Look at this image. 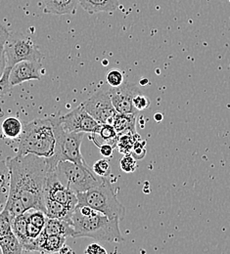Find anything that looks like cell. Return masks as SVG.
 <instances>
[{
  "label": "cell",
  "instance_id": "19",
  "mask_svg": "<svg viewBox=\"0 0 230 254\" xmlns=\"http://www.w3.org/2000/svg\"><path fill=\"white\" fill-rule=\"evenodd\" d=\"M45 208L46 215L48 218L63 219L71 223V218L74 210L68 208L64 204L53 200L49 197H45Z\"/></svg>",
  "mask_w": 230,
  "mask_h": 254
},
{
  "label": "cell",
  "instance_id": "4",
  "mask_svg": "<svg viewBox=\"0 0 230 254\" xmlns=\"http://www.w3.org/2000/svg\"><path fill=\"white\" fill-rule=\"evenodd\" d=\"M77 204L88 205L109 218L122 220L126 215L124 205L117 198L113 187L107 178L96 187L83 192H77Z\"/></svg>",
  "mask_w": 230,
  "mask_h": 254
},
{
  "label": "cell",
  "instance_id": "16",
  "mask_svg": "<svg viewBox=\"0 0 230 254\" xmlns=\"http://www.w3.org/2000/svg\"><path fill=\"white\" fill-rule=\"evenodd\" d=\"M45 13L55 15H71L77 10L79 0H42Z\"/></svg>",
  "mask_w": 230,
  "mask_h": 254
},
{
  "label": "cell",
  "instance_id": "8",
  "mask_svg": "<svg viewBox=\"0 0 230 254\" xmlns=\"http://www.w3.org/2000/svg\"><path fill=\"white\" fill-rule=\"evenodd\" d=\"M81 107L100 125H112L117 111L113 106L111 96L108 90H99L87 100Z\"/></svg>",
  "mask_w": 230,
  "mask_h": 254
},
{
  "label": "cell",
  "instance_id": "26",
  "mask_svg": "<svg viewBox=\"0 0 230 254\" xmlns=\"http://www.w3.org/2000/svg\"><path fill=\"white\" fill-rule=\"evenodd\" d=\"M12 216L4 207L0 211V239L12 232Z\"/></svg>",
  "mask_w": 230,
  "mask_h": 254
},
{
  "label": "cell",
  "instance_id": "35",
  "mask_svg": "<svg viewBox=\"0 0 230 254\" xmlns=\"http://www.w3.org/2000/svg\"><path fill=\"white\" fill-rule=\"evenodd\" d=\"M9 36H10V33L7 31V29L0 24V50L4 49L5 43L7 42Z\"/></svg>",
  "mask_w": 230,
  "mask_h": 254
},
{
  "label": "cell",
  "instance_id": "31",
  "mask_svg": "<svg viewBox=\"0 0 230 254\" xmlns=\"http://www.w3.org/2000/svg\"><path fill=\"white\" fill-rule=\"evenodd\" d=\"M121 169L126 173H132L136 169V159L132 157V155H125L124 158L121 159L120 162Z\"/></svg>",
  "mask_w": 230,
  "mask_h": 254
},
{
  "label": "cell",
  "instance_id": "11",
  "mask_svg": "<svg viewBox=\"0 0 230 254\" xmlns=\"http://www.w3.org/2000/svg\"><path fill=\"white\" fill-rule=\"evenodd\" d=\"M55 169V168H54ZM54 169H52L47 177L45 187V197H49L64 204L68 208L75 210L77 205V193L68 189L57 178Z\"/></svg>",
  "mask_w": 230,
  "mask_h": 254
},
{
  "label": "cell",
  "instance_id": "28",
  "mask_svg": "<svg viewBox=\"0 0 230 254\" xmlns=\"http://www.w3.org/2000/svg\"><path fill=\"white\" fill-rule=\"evenodd\" d=\"M10 66H6L2 76L0 77V97L8 94L12 89V84L10 82Z\"/></svg>",
  "mask_w": 230,
  "mask_h": 254
},
{
  "label": "cell",
  "instance_id": "40",
  "mask_svg": "<svg viewBox=\"0 0 230 254\" xmlns=\"http://www.w3.org/2000/svg\"><path fill=\"white\" fill-rule=\"evenodd\" d=\"M0 254H1V251H0Z\"/></svg>",
  "mask_w": 230,
  "mask_h": 254
},
{
  "label": "cell",
  "instance_id": "23",
  "mask_svg": "<svg viewBox=\"0 0 230 254\" xmlns=\"http://www.w3.org/2000/svg\"><path fill=\"white\" fill-rule=\"evenodd\" d=\"M1 127H2V132L5 135V137H7L8 139L17 140L23 132L24 125L20 122L19 119L10 117L3 121Z\"/></svg>",
  "mask_w": 230,
  "mask_h": 254
},
{
  "label": "cell",
  "instance_id": "33",
  "mask_svg": "<svg viewBox=\"0 0 230 254\" xmlns=\"http://www.w3.org/2000/svg\"><path fill=\"white\" fill-rule=\"evenodd\" d=\"M84 253L87 254H106L107 251L98 244H91L86 248Z\"/></svg>",
  "mask_w": 230,
  "mask_h": 254
},
{
  "label": "cell",
  "instance_id": "6",
  "mask_svg": "<svg viewBox=\"0 0 230 254\" xmlns=\"http://www.w3.org/2000/svg\"><path fill=\"white\" fill-rule=\"evenodd\" d=\"M7 66H14L23 61H41L43 54L33 40L22 33L10 34L4 46Z\"/></svg>",
  "mask_w": 230,
  "mask_h": 254
},
{
  "label": "cell",
  "instance_id": "32",
  "mask_svg": "<svg viewBox=\"0 0 230 254\" xmlns=\"http://www.w3.org/2000/svg\"><path fill=\"white\" fill-rule=\"evenodd\" d=\"M150 104H151L150 99L147 96L142 94L141 92L136 94L133 98V106L138 112L148 109L150 107Z\"/></svg>",
  "mask_w": 230,
  "mask_h": 254
},
{
  "label": "cell",
  "instance_id": "14",
  "mask_svg": "<svg viewBox=\"0 0 230 254\" xmlns=\"http://www.w3.org/2000/svg\"><path fill=\"white\" fill-rule=\"evenodd\" d=\"M28 227V211L20 214L12 220V231L19 239L25 253H33V243L27 234Z\"/></svg>",
  "mask_w": 230,
  "mask_h": 254
},
{
  "label": "cell",
  "instance_id": "7",
  "mask_svg": "<svg viewBox=\"0 0 230 254\" xmlns=\"http://www.w3.org/2000/svg\"><path fill=\"white\" fill-rule=\"evenodd\" d=\"M83 132H69L60 126L57 135V148L54 157L48 159L49 163L56 167L61 160L76 163H86L80 153V146L84 137Z\"/></svg>",
  "mask_w": 230,
  "mask_h": 254
},
{
  "label": "cell",
  "instance_id": "38",
  "mask_svg": "<svg viewBox=\"0 0 230 254\" xmlns=\"http://www.w3.org/2000/svg\"><path fill=\"white\" fill-rule=\"evenodd\" d=\"M154 118H155V120H156L158 123H160V122H162V120H163V115L160 114V113H158V114L155 115Z\"/></svg>",
  "mask_w": 230,
  "mask_h": 254
},
{
  "label": "cell",
  "instance_id": "9",
  "mask_svg": "<svg viewBox=\"0 0 230 254\" xmlns=\"http://www.w3.org/2000/svg\"><path fill=\"white\" fill-rule=\"evenodd\" d=\"M61 126L69 132H83L92 134L98 129L100 124L97 123L81 105L59 118Z\"/></svg>",
  "mask_w": 230,
  "mask_h": 254
},
{
  "label": "cell",
  "instance_id": "34",
  "mask_svg": "<svg viewBox=\"0 0 230 254\" xmlns=\"http://www.w3.org/2000/svg\"><path fill=\"white\" fill-rule=\"evenodd\" d=\"M99 149H100V154L104 158H110L113 156V152L115 148L110 144H102L99 146Z\"/></svg>",
  "mask_w": 230,
  "mask_h": 254
},
{
  "label": "cell",
  "instance_id": "21",
  "mask_svg": "<svg viewBox=\"0 0 230 254\" xmlns=\"http://www.w3.org/2000/svg\"><path fill=\"white\" fill-rule=\"evenodd\" d=\"M11 188V170L7 159L0 160V202L5 205Z\"/></svg>",
  "mask_w": 230,
  "mask_h": 254
},
{
  "label": "cell",
  "instance_id": "1",
  "mask_svg": "<svg viewBox=\"0 0 230 254\" xmlns=\"http://www.w3.org/2000/svg\"><path fill=\"white\" fill-rule=\"evenodd\" d=\"M11 170L9 195L20 197L26 210L46 213L45 187L49 172L54 169L48 159L33 154L7 158Z\"/></svg>",
  "mask_w": 230,
  "mask_h": 254
},
{
  "label": "cell",
  "instance_id": "27",
  "mask_svg": "<svg viewBox=\"0 0 230 254\" xmlns=\"http://www.w3.org/2000/svg\"><path fill=\"white\" fill-rule=\"evenodd\" d=\"M92 169L96 175L100 177H107L111 174V164L109 160L106 159H99L94 165L92 166Z\"/></svg>",
  "mask_w": 230,
  "mask_h": 254
},
{
  "label": "cell",
  "instance_id": "22",
  "mask_svg": "<svg viewBox=\"0 0 230 254\" xmlns=\"http://www.w3.org/2000/svg\"><path fill=\"white\" fill-rule=\"evenodd\" d=\"M0 251L2 254H20L24 253L23 246L13 231L0 239Z\"/></svg>",
  "mask_w": 230,
  "mask_h": 254
},
{
  "label": "cell",
  "instance_id": "24",
  "mask_svg": "<svg viewBox=\"0 0 230 254\" xmlns=\"http://www.w3.org/2000/svg\"><path fill=\"white\" fill-rule=\"evenodd\" d=\"M140 138L141 137L137 132L136 133L128 132V133H124V134L119 135L118 143H117V148H118L119 152L123 155L132 154L134 143Z\"/></svg>",
  "mask_w": 230,
  "mask_h": 254
},
{
  "label": "cell",
  "instance_id": "39",
  "mask_svg": "<svg viewBox=\"0 0 230 254\" xmlns=\"http://www.w3.org/2000/svg\"><path fill=\"white\" fill-rule=\"evenodd\" d=\"M3 208H4V204H2V203L0 202V211H1Z\"/></svg>",
  "mask_w": 230,
  "mask_h": 254
},
{
  "label": "cell",
  "instance_id": "18",
  "mask_svg": "<svg viewBox=\"0 0 230 254\" xmlns=\"http://www.w3.org/2000/svg\"><path fill=\"white\" fill-rule=\"evenodd\" d=\"M79 5L90 14L113 12L119 7V0H79Z\"/></svg>",
  "mask_w": 230,
  "mask_h": 254
},
{
  "label": "cell",
  "instance_id": "36",
  "mask_svg": "<svg viewBox=\"0 0 230 254\" xmlns=\"http://www.w3.org/2000/svg\"><path fill=\"white\" fill-rule=\"evenodd\" d=\"M6 66H7V63H6L5 52H4V49H1L0 50V77L2 76Z\"/></svg>",
  "mask_w": 230,
  "mask_h": 254
},
{
  "label": "cell",
  "instance_id": "5",
  "mask_svg": "<svg viewBox=\"0 0 230 254\" xmlns=\"http://www.w3.org/2000/svg\"><path fill=\"white\" fill-rule=\"evenodd\" d=\"M54 171L59 181L76 193L96 187L107 178L96 175L86 163H76L69 160L59 161Z\"/></svg>",
  "mask_w": 230,
  "mask_h": 254
},
{
  "label": "cell",
  "instance_id": "13",
  "mask_svg": "<svg viewBox=\"0 0 230 254\" xmlns=\"http://www.w3.org/2000/svg\"><path fill=\"white\" fill-rule=\"evenodd\" d=\"M67 238L61 236H44L42 233L35 240L34 253L40 254H59L65 246Z\"/></svg>",
  "mask_w": 230,
  "mask_h": 254
},
{
  "label": "cell",
  "instance_id": "2",
  "mask_svg": "<svg viewBox=\"0 0 230 254\" xmlns=\"http://www.w3.org/2000/svg\"><path fill=\"white\" fill-rule=\"evenodd\" d=\"M59 119H36L24 125L23 132L17 139V156L33 154L50 159L54 157L57 148Z\"/></svg>",
  "mask_w": 230,
  "mask_h": 254
},
{
  "label": "cell",
  "instance_id": "10",
  "mask_svg": "<svg viewBox=\"0 0 230 254\" xmlns=\"http://www.w3.org/2000/svg\"><path fill=\"white\" fill-rule=\"evenodd\" d=\"M114 108L121 114H137L138 111L133 106L134 96L141 91L131 82H124L119 87H112L108 90Z\"/></svg>",
  "mask_w": 230,
  "mask_h": 254
},
{
  "label": "cell",
  "instance_id": "25",
  "mask_svg": "<svg viewBox=\"0 0 230 254\" xmlns=\"http://www.w3.org/2000/svg\"><path fill=\"white\" fill-rule=\"evenodd\" d=\"M27 211H28V221L43 230L45 224L48 220L46 213L38 209H29Z\"/></svg>",
  "mask_w": 230,
  "mask_h": 254
},
{
  "label": "cell",
  "instance_id": "20",
  "mask_svg": "<svg viewBox=\"0 0 230 254\" xmlns=\"http://www.w3.org/2000/svg\"><path fill=\"white\" fill-rule=\"evenodd\" d=\"M136 118H137V114L117 113L113 123V127H115L119 135L128 133V132L136 133V130H135Z\"/></svg>",
  "mask_w": 230,
  "mask_h": 254
},
{
  "label": "cell",
  "instance_id": "12",
  "mask_svg": "<svg viewBox=\"0 0 230 254\" xmlns=\"http://www.w3.org/2000/svg\"><path fill=\"white\" fill-rule=\"evenodd\" d=\"M42 64L39 61H23L16 64L10 70V82L12 86L21 83L39 80L41 78Z\"/></svg>",
  "mask_w": 230,
  "mask_h": 254
},
{
  "label": "cell",
  "instance_id": "37",
  "mask_svg": "<svg viewBox=\"0 0 230 254\" xmlns=\"http://www.w3.org/2000/svg\"><path fill=\"white\" fill-rule=\"evenodd\" d=\"M68 253H73V251L71 250V249H69L68 247H67L66 245L60 250V252H59V254H68Z\"/></svg>",
  "mask_w": 230,
  "mask_h": 254
},
{
  "label": "cell",
  "instance_id": "17",
  "mask_svg": "<svg viewBox=\"0 0 230 254\" xmlns=\"http://www.w3.org/2000/svg\"><path fill=\"white\" fill-rule=\"evenodd\" d=\"M91 137L97 147L102 144H110L114 148H117L119 134L112 125H100Z\"/></svg>",
  "mask_w": 230,
  "mask_h": 254
},
{
  "label": "cell",
  "instance_id": "15",
  "mask_svg": "<svg viewBox=\"0 0 230 254\" xmlns=\"http://www.w3.org/2000/svg\"><path fill=\"white\" fill-rule=\"evenodd\" d=\"M44 236H61L65 238H73L74 229L70 222L63 219L48 218L42 232Z\"/></svg>",
  "mask_w": 230,
  "mask_h": 254
},
{
  "label": "cell",
  "instance_id": "29",
  "mask_svg": "<svg viewBox=\"0 0 230 254\" xmlns=\"http://www.w3.org/2000/svg\"><path fill=\"white\" fill-rule=\"evenodd\" d=\"M106 79L111 87H119L124 83V74L118 69H112L107 73Z\"/></svg>",
  "mask_w": 230,
  "mask_h": 254
},
{
  "label": "cell",
  "instance_id": "30",
  "mask_svg": "<svg viewBox=\"0 0 230 254\" xmlns=\"http://www.w3.org/2000/svg\"><path fill=\"white\" fill-rule=\"evenodd\" d=\"M146 153H147V150H146V141L145 140H142L141 138L138 139L135 143H134V146H133V149H132V157L136 160H141L142 159L145 158L146 156Z\"/></svg>",
  "mask_w": 230,
  "mask_h": 254
},
{
  "label": "cell",
  "instance_id": "3",
  "mask_svg": "<svg viewBox=\"0 0 230 254\" xmlns=\"http://www.w3.org/2000/svg\"><path fill=\"white\" fill-rule=\"evenodd\" d=\"M71 224L74 229L73 239L89 238L108 243H123L125 241L120 230V219L109 218L96 210L89 215H83L75 208Z\"/></svg>",
  "mask_w": 230,
  "mask_h": 254
}]
</instances>
